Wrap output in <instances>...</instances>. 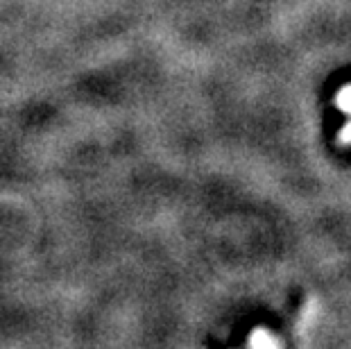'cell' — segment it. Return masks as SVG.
<instances>
[{
    "label": "cell",
    "instance_id": "1",
    "mask_svg": "<svg viewBox=\"0 0 351 349\" xmlns=\"http://www.w3.org/2000/svg\"><path fill=\"white\" fill-rule=\"evenodd\" d=\"M250 345H252V347H276V345H279V340H276L270 331H265V329H256V331L252 333Z\"/></svg>",
    "mask_w": 351,
    "mask_h": 349
},
{
    "label": "cell",
    "instance_id": "2",
    "mask_svg": "<svg viewBox=\"0 0 351 349\" xmlns=\"http://www.w3.org/2000/svg\"><path fill=\"white\" fill-rule=\"evenodd\" d=\"M335 105H338L342 111H347V114L351 116V84L340 88L338 95H335Z\"/></svg>",
    "mask_w": 351,
    "mask_h": 349
},
{
    "label": "cell",
    "instance_id": "3",
    "mask_svg": "<svg viewBox=\"0 0 351 349\" xmlns=\"http://www.w3.org/2000/svg\"><path fill=\"white\" fill-rule=\"evenodd\" d=\"M340 143L342 145H351V123H347L340 132Z\"/></svg>",
    "mask_w": 351,
    "mask_h": 349
}]
</instances>
